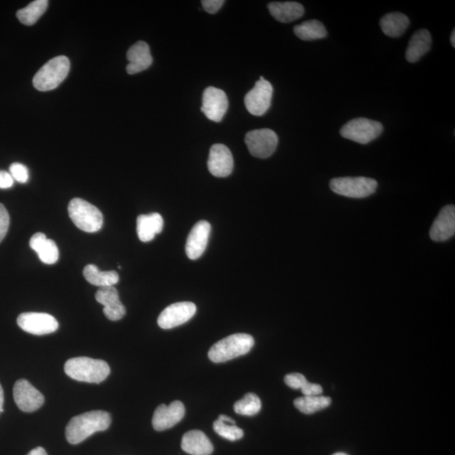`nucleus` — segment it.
<instances>
[{"label": "nucleus", "mask_w": 455, "mask_h": 455, "mask_svg": "<svg viewBox=\"0 0 455 455\" xmlns=\"http://www.w3.org/2000/svg\"><path fill=\"white\" fill-rule=\"evenodd\" d=\"M285 384L294 390H301L307 383L306 378L299 373H294L285 376Z\"/></svg>", "instance_id": "obj_33"}, {"label": "nucleus", "mask_w": 455, "mask_h": 455, "mask_svg": "<svg viewBox=\"0 0 455 455\" xmlns=\"http://www.w3.org/2000/svg\"><path fill=\"white\" fill-rule=\"evenodd\" d=\"M235 412L240 415L252 417L261 411L262 402L256 394L247 393L234 405Z\"/></svg>", "instance_id": "obj_30"}, {"label": "nucleus", "mask_w": 455, "mask_h": 455, "mask_svg": "<svg viewBox=\"0 0 455 455\" xmlns=\"http://www.w3.org/2000/svg\"><path fill=\"white\" fill-rule=\"evenodd\" d=\"M181 448L191 455H210L213 452L211 441L199 430L186 432L182 438Z\"/></svg>", "instance_id": "obj_20"}, {"label": "nucleus", "mask_w": 455, "mask_h": 455, "mask_svg": "<svg viewBox=\"0 0 455 455\" xmlns=\"http://www.w3.org/2000/svg\"><path fill=\"white\" fill-rule=\"evenodd\" d=\"M245 142L254 157L267 159L272 156L279 144V136L274 131L268 129L248 132Z\"/></svg>", "instance_id": "obj_8"}, {"label": "nucleus", "mask_w": 455, "mask_h": 455, "mask_svg": "<svg viewBox=\"0 0 455 455\" xmlns=\"http://www.w3.org/2000/svg\"><path fill=\"white\" fill-rule=\"evenodd\" d=\"M304 397H316L322 394V387L318 384L307 383L301 389Z\"/></svg>", "instance_id": "obj_36"}, {"label": "nucleus", "mask_w": 455, "mask_h": 455, "mask_svg": "<svg viewBox=\"0 0 455 455\" xmlns=\"http://www.w3.org/2000/svg\"><path fill=\"white\" fill-rule=\"evenodd\" d=\"M10 227V215L6 207L0 203V242L6 237Z\"/></svg>", "instance_id": "obj_34"}, {"label": "nucleus", "mask_w": 455, "mask_h": 455, "mask_svg": "<svg viewBox=\"0 0 455 455\" xmlns=\"http://www.w3.org/2000/svg\"><path fill=\"white\" fill-rule=\"evenodd\" d=\"M48 0H36L25 8L21 9L16 13L18 20L26 26H33L40 19L41 16L47 11Z\"/></svg>", "instance_id": "obj_28"}, {"label": "nucleus", "mask_w": 455, "mask_h": 455, "mask_svg": "<svg viewBox=\"0 0 455 455\" xmlns=\"http://www.w3.org/2000/svg\"><path fill=\"white\" fill-rule=\"evenodd\" d=\"M228 108H229V101L224 90L213 86L204 90L201 111L209 120L221 122Z\"/></svg>", "instance_id": "obj_13"}, {"label": "nucleus", "mask_w": 455, "mask_h": 455, "mask_svg": "<svg viewBox=\"0 0 455 455\" xmlns=\"http://www.w3.org/2000/svg\"><path fill=\"white\" fill-rule=\"evenodd\" d=\"M17 324L30 334L43 336L53 333L58 329L55 318L47 313H22L17 318Z\"/></svg>", "instance_id": "obj_10"}, {"label": "nucleus", "mask_w": 455, "mask_h": 455, "mask_svg": "<svg viewBox=\"0 0 455 455\" xmlns=\"http://www.w3.org/2000/svg\"><path fill=\"white\" fill-rule=\"evenodd\" d=\"M432 36L429 31L422 29L416 31L410 39L406 52V58L409 63H416L422 56L430 51Z\"/></svg>", "instance_id": "obj_23"}, {"label": "nucleus", "mask_w": 455, "mask_h": 455, "mask_svg": "<svg viewBox=\"0 0 455 455\" xmlns=\"http://www.w3.org/2000/svg\"><path fill=\"white\" fill-rule=\"evenodd\" d=\"M455 234V208L454 205H448L442 208L438 217L432 224L429 235L436 242L451 239Z\"/></svg>", "instance_id": "obj_17"}, {"label": "nucleus", "mask_w": 455, "mask_h": 455, "mask_svg": "<svg viewBox=\"0 0 455 455\" xmlns=\"http://www.w3.org/2000/svg\"><path fill=\"white\" fill-rule=\"evenodd\" d=\"M27 455H48V454L43 448L38 447L31 450Z\"/></svg>", "instance_id": "obj_38"}, {"label": "nucleus", "mask_w": 455, "mask_h": 455, "mask_svg": "<svg viewBox=\"0 0 455 455\" xmlns=\"http://www.w3.org/2000/svg\"><path fill=\"white\" fill-rule=\"evenodd\" d=\"M255 340L252 336L237 333L218 341L209 350L208 358L215 363H225L243 356L253 348Z\"/></svg>", "instance_id": "obj_3"}, {"label": "nucleus", "mask_w": 455, "mask_h": 455, "mask_svg": "<svg viewBox=\"0 0 455 455\" xmlns=\"http://www.w3.org/2000/svg\"><path fill=\"white\" fill-rule=\"evenodd\" d=\"M65 371L71 379L100 384L110 375V367L101 359L78 357L68 359L65 365Z\"/></svg>", "instance_id": "obj_2"}, {"label": "nucleus", "mask_w": 455, "mask_h": 455, "mask_svg": "<svg viewBox=\"0 0 455 455\" xmlns=\"http://www.w3.org/2000/svg\"><path fill=\"white\" fill-rule=\"evenodd\" d=\"M382 31L390 38H400L407 29L410 21L407 16L400 12L387 14L380 21Z\"/></svg>", "instance_id": "obj_25"}, {"label": "nucleus", "mask_w": 455, "mask_h": 455, "mask_svg": "<svg viewBox=\"0 0 455 455\" xmlns=\"http://www.w3.org/2000/svg\"><path fill=\"white\" fill-rule=\"evenodd\" d=\"M294 33L297 38L304 41H313L325 38L327 31L324 24L317 20L304 21L294 26Z\"/></svg>", "instance_id": "obj_27"}, {"label": "nucleus", "mask_w": 455, "mask_h": 455, "mask_svg": "<svg viewBox=\"0 0 455 455\" xmlns=\"http://www.w3.org/2000/svg\"><path fill=\"white\" fill-rule=\"evenodd\" d=\"M330 188L336 194L352 198H364L375 193L378 182L368 177H339L332 179Z\"/></svg>", "instance_id": "obj_6"}, {"label": "nucleus", "mask_w": 455, "mask_h": 455, "mask_svg": "<svg viewBox=\"0 0 455 455\" xmlns=\"http://www.w3.org/2000/svg\"><path fill=\"white\" fill-rule=\"evenodd\" d=\"M30 247L38 253L40 260L48 265L56 263L59 257L58 245L43 233H36L30 240Z\"/></svg>", "instance_id": "obj_22"}, {"label": "nucleus", "mask_w": 455, "mask_h": 455, "mask_svg": "<svg viewBox=\"0 0 455 455\" xmlns=\"http://www.w3.org/2000/svg\"><path fill=\"white\" fill-rule=\"evenodd\" d=\"M127 58L129 62L127 66V72L129 75H136L148 70L153 63L149 45L143 41L132 46L127 51Z\"/></svg>", "instance_id": "obj_19"}, {"label": "nucleus", "mask_w": 455, "mask_h": 455, "mask_svg": "<svg viewBox=\"0 0 455 455\" xmlns=\"http://www.w3.org/2000/svg\"><path fill=\"white\" fill-rule=\"evenodd\" d=\"M224 0H203L202 4L205 11L209 14H215L224 6Z\"/></svg>", "instance_id": "obj_35"}, {"label": "nucleus", "mask_w": 455, "mask_h": 455, "mask_svg": "<svg viewBox=\"0 0 455 455\" xmlns=\"http://www.w3.org/2000/svg\"><path fill=\"white\" fill-rule=\"evenodd\" d=\"M14 400L21 411L33 412L43 407V395L26 380H19L14 385Z\"/></svg>", "instance_id": "obj_12"}, {"label": "nucleus", "mask_w": 455, "mask_h": 455, "mask_svg": "<svg viewBox=\"0 0 455 455\" xmlns=\"http://www.w3.org/2000/svg\"><path fill=\"white\" fill-rule=\"evenodd\" d=\"M268 10L273 18L282 23H289L299 19L304 14V9L298 2H272Z\"/></svg>", "instance_id": "obj_24"}, {"label": "nucleus", "mask_w": 455, "mask_h": 455, "mask_svg": "<svg viewBox=\"0 0 455 455\" xmlns=\"http://www.w3.org/2000/svg\"><path fill=\"white\" fill-rule=\"evenodd\" d=\"M164 227L163 218L158 213L139 215L136 218V233L143 242H149L161 233Z\"/></svg>", "instance_id": "obj_21"}, {"label": "nucleus", "mask_w": 455, "mask_h": 455, "mask_svg": "<svg viewBox=\"0 0 455 455\" xmlns=\"http://www.w3.org/2000/svg\"><path fill=\"white\" fill-rule=\"evenodd\" d=\"M218 419L224 422L230 423V424H235V420L232 419L231 417L225 415H220V417H218Z\"/></svg>", "instance_id": "obj_39"}, {"label": "nucleus", "mask_w": 455, "mask_h": 455, "mask_svg": "<svg viewBox=\"0 0 455 455\" xmlns=\"http://www.w3.org/2000/svg\"><path fill=\"white\" fill-rule=\"evenodd\" d=\"M4 390L2 388L1 385H0V413L4 412V409H3V406H4Z\"/></svg>", "instance_id": "obj_40"}, {"label": "nucleus", "mask_w": 455, "mask_h": 455, "mask_svg": "<svg viewBox=\"0 0 455 455\" xmlns=\"http://www.w3.org/2000/svg\"><path fill=\"white\" fill-rule=\"evenodd\" d=\"M213 429L217 434L225 439L230 441H236L243 438L244 432L235 424H230L217 420L213 422Z\"/></svg>", "instance_id": "obj_31"}, {"label": "nucleus", "mask_w": 455, "mask_h": 455, "mask_svg": "<svg viewBox=\"0 0 455 455\" xmlns=\"http://www.w3.org/2000/svg\"><path fill=\"white\" fill-rule=\"evenodd\" d=\"M455 31L454 30L453 31V33L451 34V38H450V43H451L453 48H455Z\"/></svg>", "instance_id": "obj_41"}, {"label": "nucleus", "mask_w": 455, "mask_h": 455, "mask_svg": "<svg viewBox=\"0 0 455 455\" xmlns=\"http://www.w3.org/2000/svg\"><path fill=\"white\" fill-rule=\"evenodd\" d=\"M84 277L90 284L105 288V287H112L119 282V275L115 271L103 272L99 268L90 264L85 267Z\"/></svg>", "instance_id": "obj_26"}, {"label": "nucleus", "mask_w": 455, "mask_h": 455, "mask_svg": "<svg viewBox=\"0 0 455 455\" xmlns=\"http://www.w3.org/2000/svg\"><path fill=\"white\" fill-rule=\"evenodd\" d=\"M112 417L105 411H91L73 417L66 427L68 442L78 444L95 432L106 431L110 427Z\"/></svg>", "instance_id": "obj_1"}, {"label": "nucleus", "mask_w": 455, "mask_h": 455, "mask_svg": "<svg viewBox=\"0 0 455 455\" xmlns=\"http://www.w3.org/2000/svg\"><path fill=\"white\" fill-rule=\"evenodd\" d=\"M211 225L206 220L197 223L191 230L186 244V253L191 260H197L206 250Z\"/></svg>", "instance_id": "obj_16"}, {"label": "nucleus", "mask_w": 455, "mask_h": 455, "mask_svg": "<svg viewBox=\"0 0 455 455\" xmlns=\"http://www.w3.org/2000/svg\"><path fill=\"white\" fill-rule=\"evenodd\" d=\"M197 306L192 302H179L171 304L161 312L158 318V325L161 328L169 330L185 324L192 318Z\"/></svg>", "instance_id": "obj_11"}, {"label": "nucleus", "mask_w": 455, "mask_h": 455, "mask_svg": "<svg viewBox=\"0 0 455 455\" xmlns=\"http://www.w3.org/2000/svg\"><path fill=\"white\" fill-rule=\"evenodd\" d=\"M185 416L183 403L176 400L169 406L161 404L154 411L152 424L154 430L161 432L171 429L180 422Z\"/></svg>", "instance_id": "obj_14"}, {"label": "nucleus", "mask_w": 455, "mask_h": 455, "mask_svg": "<svg viewBox=\"0 0 455 455\" xmlns=\"http://www.w3.org/2000/svg\"><path fill=\"white\" fill-rule=\"evenodd\" d=\"M331 400L328 397H303L294 400V406L300 412L313 414L330 406Z\"/></svg>", "instance_id": "obj_29"}, {"label": "nucleus", "mask_w": 455, "mask_h": 455, "mask_svg": "<svg viewBox=\"0 0 455 455\" xmlns=\"http://www.w3.org/2000/svg\"><path fill=\"white\" fill-rule=\"evenodd\" d=\"M383 130V125L380 122L361 117L349 121L341 127L340 134L346 139L367 144L376 139Z\"/></svg>", "instance_id": "obj_7"}, {"label": "nucleus", "mask_w": 455, "mask_h": 455, "mask_svg": "<svg viewBox=\"0 0 455 455\" xmlns=\"http://www.w3.org/2000/svg\"><path fill=\"white\" fill-rule=\"evenodd\" d=\"M208 167L213 176H229L234 169V158L230 149L225 144H213L209 152Z\"/></svg>", "instance_id": "obj_15"}, {"label": "nucleus", "mask_w": 455, "mask_h": 455, "mask_svg": "<svg viewBox=\"0 0 455 455\" xmlns=\"http://www.w3.org/2000/svg\"><path fill=\"white\" fill-rule=\"evenodd\" d=\"M272 94L273 87L270 82L261 77L253 89L245 95V107L252 115L261 117L269 110Z\"/></svg>", "instance_id": "obj_9"}, {"label": "nucleus", "mask_w": 455, "mask_h": 455, "mask_svg": "<svg viewBox=\"0 0 455 455\" xmlns=\"http://www.w3.org/2000/svg\"><path fill=\"white\" fill-rule=\"evenodd\" d=\"M95 299L104 306L103 312L108 320L119 321L126 315V308L121 302L119 294L114 286L100 289L95 293Z\"/></svg>", "instance_id": "obj_18"}, {"label": "nucleus", "mask_w": 455, "mask_h": 455, "mask_svg": "<svg viewBox=\"0 0 455 455\" xmlns=\"http://www.w3.org/2000/svg\"><path fill=\"white\" fill-rule=\"evenodd\" d=\"M68 215L76 227L87 233L102 229L103 215L94 205L81 198L72 199L68 208Z\"/></svg>", "instance_id": "obj_5"}, {"label": "nucleus", "mask_w": 455, "mask_h": 455, "mask_svg": "<svg viewBox=\"0 0 455 455\" xmlns=\"http://www.w3.org/2000/svg\"><path fill=\"white\" fill-rule=\"evenodd\" d=\"M10 174L14 181L19 183H26L29 180V171L27 167L21 163H13L10 166Z\"/></svg>", "instance_id": "obj_32"}, {"label": "nucleus", "mask_w": 455, "mask_h": 455, "mask_svg": "<svg viewBox=\"0 0 455 455\" xmlns=\"http://www.w3.org/2000/svg\"><path fill=\"white\" fill-rule=\"evenodd\" d=\"M70 70V62L65 56L51 59L40 68L33 78L34 87L39 91L56 89L67 78Z\"/></svg>", "instance_id": "obj_4"}, {"label": "nucleus", "mask_w": 455, "mask_h": 455, "mask_svg": "<svg viewBox=\"0 0 455 455\" xmlns=\"http://www.w3.org/2000/svg\"><path fill=\"white\" fill-rule=\"evenodd\" d=\"M14 184V179L10 173L0 171V189L11 188Z\"/></svg>", "instance_id": "obj_37"}, {"label": "nucleus", "mask_w": 455, "mask_h": 455, "mask_svg": "<svg viewBox=\"0 0 455 455\" xmlns=\"http://www.w3.org/2000/svg\"><path fill=\"white\" fill-rule=\"evenodd\" d=\"M333 455H348V454H345V453H341V452H340V453H336V454H334Z\"/></svg>", "instance_id": "obj_42"}]
</instances>
